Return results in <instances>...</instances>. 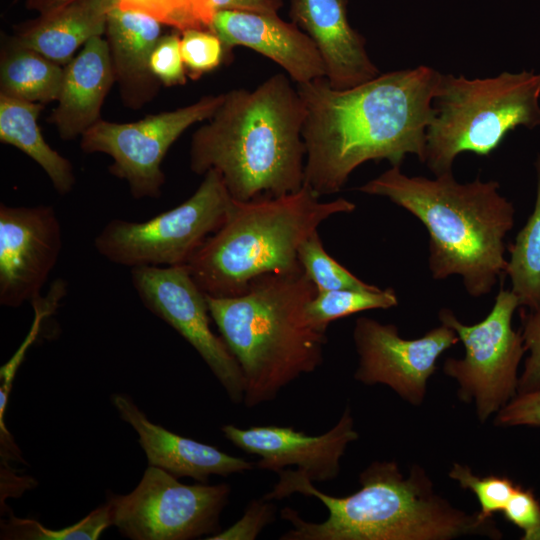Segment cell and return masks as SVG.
<instances>
[{
    "instance_id": "obj_28",
    "label": "cell",
    "mask_w": 540,
    "mask_h": 540,
    "mask_svg": "<svg viewBox=\"0 0 540 540\" xmlns=\"http://www.w3.org/2000/svg\"><path fill=\"white\" fill-rule=\"evenodd\" d=\"M112 525L109 503L99 506L79 522L58 530L43 527L31 519L12 516L2 525V538L29 540H95Z\"/></svg>"
},
{
    "instance_id": "obj_5",
    "label": "cell",
    "mask_w": 540,
    "mask_h": 540,
    "mask_svg": "<svg viewBox=\"0 0 540 540\" xmlns=\"http://www.w3.org/2000/svg\"><path fill=\"white\" fill-rule=\"evenodd\" d=\"M316 293L302 270L260 276L240 295L206 294L211 318L242 371L247 408L273 401L323 363L326 332L305 316Z\"/></svg>"
},
{
    "instance_id": "obj_12",
    "label": "cell",
    "mask_w": 540,
    "mask_h": 540,
    "mask_svg": "<svg viewBox=\"0 0 540 540\" xmlns=\"http://www.w3.org/2000/svg\"><path fill=\"white\" fill-rule=\"evenodd\" d=\"M132 285L143 305L175 329L201 356L233 403L243 402L244 378L222 337L210 326L206 294L186 265L136 267Z\"/></svg>"
},
{
    "instance_id": "obj_7",
    "label": "cell",
    "mask_w": 540,
    "mask_h": 540,
    "mask_svg": "<svg viewBox=\"0 0 540 540\" xmlns=\"http://www.w3.org/2000/svg\"><path fill=\"white\" fill-rule=\"evenodd\" d=\"M539 99L534 71L475 79L440 74L423 163L437 176L452 171L460 153L489 156L518 126H540Z\"/></svg>"
},
{
    "instance_id": "obj_18",
    "label": "cell",
    "mask_w": 540,
    "mask_h": 540,
    "mask_svg": "<svg viewBox=\"0 0 540 540\" xmlns=\"http://www.w3.org/2000/svg\"><path fill=\"white\" fill-rule=\"evenodd\" d=\"M112 402L121 418L136 430L149 466L163 469L176 478L191 477L201 483H207L211 475L226 477L255 467V463L244 458L152 423L126 395L114 394Z\"/></svg>"
},
{
    "instance_id": "obj_22",
    "label": "cell",
    "mask_w": 540,
    "mask_h": 540,
    "mask_svg": "<svg viewBox=\"0 0 540 540\" xmlns=\"http://www.w3.org/2000/svg\"><path fill=\"white\" fill-rule=\"evenodd\" d=\"M44 104L0 94V141L12 145L34 160L47 174L60 195L76 183L71 162L51 148L38 125Z\"/></svg>"
},
{
    "instance_id": "obj_3",
    "label": "cell",
    "mask_w": 540,
    "mask_h": 540,
    "mask_svg": "<svg viewBox=\"0 0 540 540\" xmlns=\"http://www.w3.org/2000/svg\"><path fill=\"white\" fill-rule=\"evenodd\" d=\"M304 105L288 75L255 89L223 93L216 111L192 135L189 166L215 170L237 201L278 197L304 185Z\"/></svg>"
},
{
    "instance_id": "obj_37",
    "label": "cell",
    "mask_w": 540,
    "mask_h": 540,
    "mask_svg": "<svg viewBox=\"0 0 540 540\" xmlns=\"http://www.w3.org/2000/svg\"><path fill=\"white\" fill-rule=\"evenodd\" d=\"M28 9L35 10L39 14L67 4L74 0H24Z\"/></svg>"
},
{
    "instance_id": "obj_9",
    "label": "cell",
    "mask_w": 540,
    "mask_h": 540,
    "mask_svg": "<svg viewBox=\"0 0 540 540\" xmlns=\"http://www.w3.org/2000/svg\"><path fill=\"white\" fill-rule=\"evenodd\" d=\"M518 306L517 296L501 288L490 313L479 323L466 325L447 308L438 313L465 348L463 358L444 361L443 372L457 382L459 399L474 403L481 423L517 395L518 366L526 351L522 334L511 324Z\"/></svg>"
},
{
    "instance_id": "obj_13",
    "label": "cell",
    "mask_w": 540,
    "mask_h": 540,
    "mask_svg": "<svg viewBox=\"0 0 540 540\" xmlns=\"http://www.w3.org/2000/svg\"><path fill=\"white\" fill-rule=\"evenodd\" d=\"M353 341L358 355L354 378L364 385L382 384L413 406L423 403L436 361L460 339L441 323L417 339H404L397 326L368 317L356 319Z\"/></svg>"
},
{
    "instance_id": "obj_31",
    "label": "cell",
    "mask_w": 540,
    "mask_h": 540,
    "mask_svg": "<svg viewBox=\"0 0 540 540\" xmlns=\"http://www.w3.org/2000/svg\"><path fill=\"white\" fill-rule=\"evenodd\" d=\"M150 68L165 86L186 83L187 72L180 49V35L169 34L159 38L150 57Z\"/></svg>"
},
{
    "instance_id": "obj_30",
    "label": "cell",
    "mask_w": 540,
    "mask_h": 540,
    "mask_svg": "<svg viewBox=\"0 0 540 540\" xmlns=\"http://www.w3.org/2000/svg\"><path fill=\"white\" fill-rule=\"evenodd\" d=\"M180 33L181 54L190 78L197 79L221 65L228 49L213 31L188 29Z\"/></svg>"
},
{
    "instance_id": "obj_34",
    "label": "cell",
    "mask_w": 540,
    "mask_h": 540,
    "mask_svg": "<svg viewBox=\"0 0 540 540\" xmlns=\"http://www.w3.org/2000/svg\"><path fill=\"white\" fill-rule=\"evenodd\" d=\"M505 518L523 531L524 540H540V503L531 490L516 488L503 509Z\"/></svg>"
},
{
    "instance_id": "obj_8",
    "label": "cell",
    "mask_w": 540,
    "mask_h": 540,
    "mask_svg": "<svg viewBox=\"0 0 540 540\" xmlns=\"http://www.w3.org/2000/svg\"><path fill=\"white\" fill-rule=\"evenodd\" d=\"M203 176L196 191L168 211L142 222L109 221L94 239L96 251L131 269L186 265L223 224L233 202L215 170Z\"/></svg>"
},
{
    "instance_id": "obj_33",
    "label": "cell",
    "mask_w": 540,
    "mask_h": 540,
    "mask_svg": "<svg viewBox=\"0 0 540 540\" xmlns=\"http://www.w3.org/2000/svg\"><path fill=\"white\" fill-rule=\"evenodd\" d=\"M522 337L529 356L519 377L517 394L540 389V304L525 315Z\"/></svg>"
},
{
    "instance_id": "obj_14",
    "label": "cell",
    "mask_w": 540,
    "mask_h": 540,
    "mask_svg": "<svg viewBox=\"0 0 540 540\" xmlns=\"http://www.w3.org/2000/svg\"><path fill=\"white\" fill-rule=\"evenodd\" d=\"M50 205H0V304L16 308L39 297L62 249Z\"/></svg>"
},
{
    "instance_id": "obj_10",
    "label": "cell",
    "mask_w": 540,
    "mask_h": 540,
    "mask_svg": "<svg viewBox=\"0 0 540 540\" xmlns=\"http://www.w3.org/2000/svg\"><path fill=\"white\" fill-rule=\"evenodd\" d=\"M226 483L186 485L158 467L149 466L126 495L108 499L112 525L133 540H187L219 532V518L227 505Z\"/></svg>"
},
{
    "instance_id": "obj_29",
    "label": "cell",
    "mask_w": 540,
    "mask_h": 540,
    "mask_svg": "<svg viewBox=\"0 0 540 540\" xmlns=\"http://www.w3.org/2000/svg\"><path fill=\"white\" fill-rule=\"evenodd\" d=\"M449 477L457 481L462 489L470 490L480 504V514L491 518L494 513L503 511L517 486L507 477H479L463 464L454 463Z\"/></svg>"
},
{
    "instance_id": "obj_36",
    "label": "cell",
    "mask_w": 540,
    "mask_h": 540,
    "mask_svg": "<svg viewBox=\"0 0 540 540\" xmlns=\"http://www.w3.org/2000/svg\"><path fill=\"white\" fill-rule=\"evenodd\" d=\"M215 10L278 13L283 0H211Z\"/></svg>"
},
{
    "instance_id": "obj_2",
    "label": "cell",
    "mask_w": 540,
    "mask_h": 540,
    "mask_svg": "<svg viewBox=\"0 0 540 540\" xmlns=\"http://www.w3.org/2000/svg\"><path fill=\"white\" fill-rule=\"evenodd\" d=\"M271 490L276 499L300 493L315 497L328 511L322 522L304 520L289 507L281 517L291 529L280 540H451L502 533L493 518L467 513L436 493L424 469L414 464L408 477L393 461H375L359 475L361 488L335 497L317 489L299 471L285 469Z\"/></svg>"
},
{
    "instance_id": "obj_23",
    "label": "cell",
    "mask_w": 540,
    "mask_h": 540,
    "mask_svg": "<svg viewBox=\"0 0 540 540\" xmlns=\"http://www.w3.org/2000/svg\"><path fill=\"white\" fill-rule=\"evenodd\" d=\"M63 74L62 65L8 40L1 52L0 94L41 104L57 101Z\"/></svg>"
},
{
    "instance_id": "obj_32",
    "label": "cell",
    "mask_w": 540,
    "mask_h": 540,
    "mask_svg": "<svg viewBox=\"0 0 540 540\" xmlns=\"http://www.w3.org/2000/svg\"><path fill=\"white\" fill-rule=\"evenodd\" d=\"M272 500L254 499L246 507L242 517L232 526L218 532L208 540H254L261 531L276 518V507Z\"/></svg>"
},
{
    "instance_id": "obj_21",
    "label": "cell",
    "mask_w": 540,
    "mask_h": 540,
    "mask_svg": "<svg viewBox=\"0 0 540 540\" xmlns=\"http://www.w3.org/2000/svg\"><path fill=\"white\" fill-rule=\"evenodd\" d=\"M115 6L116 0H74L20 23L9 40L67 65L88 40L105 34L108 13Z\"/></svg>"
},
{
    "instance_id": "obj_27",
    "label": "cell",
    "mask_w": 540,
    "mask_h": 540,
    "mask_svg": "<svg viewBox=\"0 0 540 540\" xmlns=\"http://www.w3.org/2000/svg\"><path fill=\"white\" fill-rule=\"evenodd\" d=\"M121 9L145 13L179 32L210 30L216 12L211 0H116Z\"/></svg>"
},
{
    "instance_id": "obj_6",
    "label": "cell",
    "mask_w": 540,
    "mask_h": 540,
    "mask_svg": "<svg viewBox=\"0 0 540 540\" xmlns=\"http://www.w3.org/2000/svg\"><path fill=\"white\" fill-rule=\"evenodd\" d=\"M320 198L303 185L278 197L233 199L223 224L186 264L190 275L205 294L229 297L260 276L302 271L301 244L328 218L356 208L345 198Z\"/></svg>"
},
{
    "instance_id": "obj_1",
    "label": "cell",
    "mask_w": 540,
    "mask_h": 540,
    "mask_svg": "<svg viewBox=\"0 0 540 540\" xmlns=\"http://www.w3.org/2000/svg\"><path fill=\"white\" fill-rule=\"evenodd\" d=\"M440 74L420 65L342 90L325 77L296 84L305 111L304 185L321 197L341 191L367 161L401 166L414 154L423 163Z\"/></svg>"
},
{
    "instance_id": "obj_35",
    "label": "cell",
    "mask_w": 540,
    "mask_h": 540,
    "mask_svg": "<svg viewBox=\"0 0 540 540\" xmlns=\"http://www.w3.org/2000/svg\"><path fill=\"white\" fill-rule=\"evenodd\" d=\"M497 426H540V389L517 394L496 413Z\"/></svg>"
},
{
    "instance_id": "obj_11",
    "label": "cell",
    "mask_w": 540,
    "mask_h": 540,
    "mask_svg": "<svg viewBox=\"0 0 540 540\" xmlns=\"http://www.w3.org/2000/svg\"><path fill=\"white\" fill-rule=\"evenodd\" d=\"M222 100L223 93L207 95L130 123L100 119L81 136L80 147L85 153L109 155L110 173L127 182L133 198H158L165 183L161 164L169 148L190 126L210 118Z\"/></svg>"
},
{
    "instance_id": "obj_26",
    "label": "cell",
    "mask_w": 540,
    "mask_h": 540,
    "mask_svg": "<svg viewBox=\"0 0 540 540\" xmlns=\"http://www.w3.org/2000/svg\"><path fill=\"white\" fill-rule=\"evenodd\" d=\"M298 260L318 292L341 289L367 290L377 287L362 281L331 257L325 250L318 231L301 244Z\"/></svg>"
},
{
    "instance_id": "obj_25",
    "label": "cell",
    "mask_w": 540,
    "mask_h": 540,
    "mask_svg": "<svg viewBox=\"0 0 540 540\" xmlns=\"http://www.w3.org/2000/svg\"><path fill=\"white\" fill-rule=\"evenodd\" d=\"M397 305V295L390 287L317 291L306 305L305 316L311 326L327 332L328 325L340 318L371 309H389Z\"/></svg>"
},
{
    "instance_id": "obj_19",
    "label": "cell",
    "mask_w": 540,
    "mask_h": 540,
    "mask_svg": "<svg viewBox=\"0 0 540 540\" xmlns=\"http://www.w3.org/2000/svg\"><path fill=\"white\" fill-rule=\"evenodd\" d=\"M115 82L106 39L93 37L64 67L57 106L49 117L61 139L82 136L100 118L105 97Z\"/></svg>"
},
{
    "instance_id": "obj_15",
    "label": "cell",
    "mask_w": 540,
    "mask_h": 540,
    "mask_svg": "<svg viewBox=\"0 0 540 540\" xmlns=\"http://www.w3.org/2000/svg\"><path fill=\"white\" fill-rule=\"evenodd\" d=\"M221 430L237 448L259 457L255 467L278 474L286 467L296 466L313 483L335 479L348 445L359 438L350 407L330 430L317 436L277 425L242 429L227 424Z\"/></svg>"
},
{
    "instance_id": "obj_17",
    "label": "cell",
    "mask_w": 540,
    "mask_h": 540,
    "mask_svg": "<svg viewBox=\"0 0 540 540\" xmlns=\"http://www.w3.org/2000/svg\"><path fill=\"white\" fill-rule=\"evenodd\" d=\"M348 0H290L291 21L315 43L325 78L334 89H348L380 74L366 50V39L347 17Z\"/></svg>"
},
{
    "instance_id": "obj_20",
    "label": "cell",
    "mask_w": 540,
    "mask_h": 540,
    "mask_svg": "<svg viewBox=\"0 0 540 540\" xmlns=\"http://www.w3.org/2000/svg\"><path fill=\"white\" fill-rule=\"evenodd\" d=\"M161 25L145 13L118 6L108 13L105 35L114 79L130 109H141L159 91L161 83L151 71L150 57L161 37Z\"/></svg>"
},
{
    "instance_id": "obj_24",
    "label": "cell",
    "mask_w": 540,
    "mask_h": 540,
    "mask_svg": "<svg viewBox=\"0 0 540 540\" xmlns=\"http://www.w3.org/2000/svg\"><path fill=\"white\" fill-rule=\"evenodd\" d=\"M537 190L534 210L515 242L508 247L510 259L505 273L520 306L530 309L540 304V155L535 162Z\"/></svg>"
},
{
    "instance_id": "obj_16",
    "label": "cell",
    "mask_w": 540,
    "mask_h": 540,
    "mask_svg": "<svg viewBox=\"0 0 540 540\" xmlns=\"http://www.w3.org/2000/svg\"><path fill=\"white\" fill-rule=\"evenodd\" d=\"M210 30L228 50L243 46L274 61L296 84L325 77L324 63L313 40L278 13L216 10Z\"/></svg>"
},
{
    "instance_id": "obj_4",
    "label": "cell",
    "mask_w": 540,
    "mask_h": 540,
    "mask_svg": "<svg viewBox=\"0 0 540 540\" xmlns=\"http://www.w3.org/2000/svg\"><path fill=\"white\" fill-rule=\"evenodd\" d=\"M495 180L459 183L452 171L429 179L392 166L358 188L388 198L416 217L429 235L428 266L435 280L461 277L472 297L488 295L505 273V237L514 226L513 204Z\"/></svg>"
}]
</instances>
